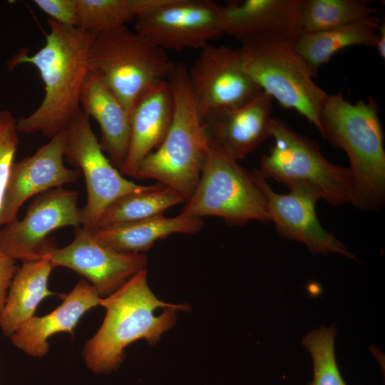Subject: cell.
<instances>
[{
	"label": "cell",
	"instance_id": "6da1fadb",
	"mask_svg": "<svg viewBox=\"0 0 385 385\" xmlns=\"http://www.w3.org/2000/svg\"><path fill=\"white\" fill-rule=\"evenodd\" d=\"M50 27L45 45L29 56L20 52L11 66L30 63L38 71L45 96L30 115L17 119L19 133H40L50 138L66 131L81 109L82 87L89 73L88 56L94 37L78 27L48 19Z\"/></svg>",
	"mask_w": 385,
	"mask_h": 385
},
{
	"label": "cell",
	"instance_id": "7a4b0ae2",
	"mask_svg": "<svg viewBox=\"0 0 385 385\" xmlns=\"http://www.w3.org/2000/svg\"><path fill=\"white\" fill-rule=\"evenodd\" d=\"M99 305L106 309L105 318L83 349L87 367L96 374L116 370L131 343L140 339L150 344L156 343L175 324L178 311L191 309L188 304L159 299L148 285L146 269L101 297Z\"/></svg>",
	"mask_w": 385,
	"mask_h": 385
},
{
	"label": "cell",
	"instance_id": "3957f363",
	"mask_svg": "<svg viewBox=\"0 0 385 385\" xmlns=\"http://www.w3.org/2000/svg\"><path fill=\"white\" fill-rule=\"evenodd\" d=\"M322 135L346 154L359 207L381 208L385 201V150L377 102L351 103L342 92L328 96L321 113Z\"/></svg>",
	"mask_w": 385,
	"mask_h": 385
},
{
	"label": "cell",
	"instance_id": "277c9868",
	"mask_svg": "<svg viewBox=\"0 0 385 385\" xmlns=\"http://www.w3.org/2000/svg\"><path fill=\"white\" fill-rule=\"evenodd\" d=\"M167 81L174 101L172 122L164 140L144 158L135 178L156 180L186 201L198 184L209 140L185 66L175 63Z\"/></svg>",
	"mask_w": 385,
	"mask_h": 385
},
{
	"label": "cell",
	"instance_id": "5b68a950",
	"mask_svg": "<svg viewBox=\"0 0 385 385\" xmlns=\"http://www.w3.org/2000/svg\"><path fill=\"white\" fill-rule=\"evenodd\" d=\"M274 140L268 154L262 155L259 174L273 178L289 189L313 192L332 205L359 207L354 175L349 168L335 165L322 154L318 144L272 117L269 130Z\"/></svg>",
	"mask_w": 385,
	"mask_h": 385
},
{
	"label": "cell",
	"instance_id": "8992f818",
	"mask_svg": "<svg viewBox=\"0 0 385 385\" xmlns=\"http://www.w3.org/2000/svg\"><path fill=\"white\" fill-rule=\"evenodd\" d=\"M245 71L281 106L292 109L322 134L321 113L329 94L313 81V74L294 43L270 38H252L238 48Z\"/></svg>",
	"mask_w": 385,
	"mask_h": 385
},
{
	"label": "cell",
	"instance_id": "52a82bcc",
	"mask_svg": "<svg viewBox=\"0 0 385 385\" xmlns=\"http://www.w3.org/2000/svg\"><path fill=\"white\" fill-rule=\"evenodd\" d=\"M175 65L165 50L126 26L94 37L88 56L89 71L103 80L129 115L139 95L167 80Z\"/></svg>",
	"mask_w": 385,
	"mask_h": 385
},
{
	"label": "cell",
	"instance_id": "ba28073f",
	"mask_svg": "<svg viewBox=\"0 0 385 385\" xmlns=\"http://www.w3.org/2000/svg\"><path fill=\"white\" fill-rule=\"evenodd\" d=\"M180 213L217 216L230 225L270 222L266 200L253 172L210 142L198 184Z\"/></svg>",
	"mask_w": 385,
	"mask_h": 385
},
{
	"label": "cell",
	"instance_id": "9c48e42d",
	"mask_svg": "<svg viewBox=\"0 0 385 385\" xmlns=\"http://www.w3.org/2000/svg\"><path fill=\"white\" fill-rule=\"evenodd\" d=\"M64 158L84 175L87 202L81 208L82 226L89 230L98 229L102 214L112 202L148 186L128 180L113 165L81 108L66 130Z\"/></svg>",
	"mask_w": 385,
	"mask_h": 385
},
{
	"label": "cell",
	"instance_id": "30bf717a",
	"mask_svg": "<svg viewBox=\"0 0 385 385\" xmlns=\"http://www.w3.org/2000/svg\"><path fill=\"white\" fill-rule=\"evenodd\" d=\"M78 192L57 188L38 195L29 205L24 217L0 230V251L22 262L38 260L56 249L48 238L53 230L82 226Z\"/></svg>",
	"mask_w": 385,
	"mask_h": 385
},
{
	"label": "cell",
	"instance_id": "8fae6325",
	"mask_svg": "<svg viewBox=\"0 0 385 385\" xmlns=\"http://www.w3.org/2000/svg\"><path fill=\"white\" fill-rule=\"evenodd\" d=\"M188 74L202 120L212 113L240 107L262 91L243 68L238 48L207 44Z\"/></svg>",
	"mask_w": 385,
	"mask_h": 385
},
{
	"label": "cell",
	"instance_id": "7c38bea8",
	"mask_svg": "<svg viewBox=\"0 0 385 385\" xmlns=\"http://www.w3.org/2000/svg\"><path fill=\"white\" fill-rule=\"evenodd\" d=\"M221 6L209 0H165L136 18L134 31L165 51L200 50L222 36Z\"/></svg>",
	"mask_w": 385,
	"mask_h": 385
},
{
	"label": "cell",
	"instance_id": "4fadbf2b",
	"mask_svg": "<svg viewBox=\"0 0 385 385\" xmlns=\"http://www.w3.org/2000/svg\"><path fill=\"white\" fill-rule=\"evenodd\" d=\"M47 255L53 267H65L86 277L101 297L115 292L148 264L145 255L117 251L83 226L75 227L68 245Z\"/></svg>",
	"mask_w": 385,
	"mask_h": 385
},
{
	"label": "cell",
	"instance_id": "5bb4252c",
	"mask_svg": "<svg viewBox=\"0 0 385 385\" xmlns=\"http://www.w3.org/2000/svg\"><path fill=\"white\" fill-rule=\"evenodd\" d=\"M253 173L265 195L270 221L275 224L281 237L304 243L312 253L337 252L356 260L347 247L321 225L316 212V203L320 199L317 195L302 188L279 194L257 170Z\"/></svg>",
	"mask_w": 385,
	"mask_h": 385
},
{
	"label": "cell",
	"instance_id": "9a60e30c",
	"mask_svg": "<svg viewBox=\"0 0 385 385\" xmlns=\"http://www.w3.org/2000/svg\"><path fill=\"white\" fill-rule=\"evenodd\" d=\"M66 131L51 138L31 156L14 162L11 168L0 209V225L16 219L29 198L76 181L81 170L63 163Z\"/></svg>",
	"mask_w": 385,
	"mask_h": 385
},
{
	"label": "cell",
	"instance_id": "2e32d148",
	"mask_svg": "<svg viewBox=\"0 0 385 385\" xmlns=\"http://www.w3.org/2000/svg\"><path fill=\"white\" fill-rule=\"evenodd\" d=\"M302 0H243L222 5L221 34L241 42L270 38L294 43L303 33Z\"/></svg>",
	"mask_w": 385,
	"mask_h": 385
},
{
	"label": "cell",
	"instance_id": "e0dca14e",
	"mask_svg": "<svg viewBox=\"0 0 385 385\" xmlns=\"http://www.w3.org/2000/svg\"><path fill=\"white\" fill-rule=\"evenodd\" d=\"M272 97L261 91L246 104L205 117L209 142L236 160L245 158L270 137Z\"/></svg>",
	"mask_w": 385,
	"mask_h": 385
},
{
	"label": "cell",
	"instance_id": "ac0fdd59",
	"mask_svg": "<svg viewBox=\"0 0 385 385\" xmlns=\"http://www.w3.org/2000/svg\"><path fill=\"white\" fill-rule=\"evenodd\" d=\"M173 111V96L167 80L151 84L139 95L130 111V143L119 170L122 175L135 177L144 158L164 140Z\"/></svg>",
	"mask_w": 385,
	"mask_h": 385
},
{
	"label": "cell",
	"instance_id": "d6986e66",
	"mask_svg": "<svg viewBox=\"0 0 385 385\" xmlns=\"http://www.w3.org/2000/svg\"><path fill=\"white\" fill-rule=\"evenodd\" d=\"M101 297L87 281L81 280L63 297V302L42 317H33L11 337L12 344L26 354L43 357L49 351L48 338L58 332H69L90 309L99 305Z\"/></svg>",
	"mask_w": 385,
	"mask_h": 385
},
{
	"label": "cell",
	"instance_id": "ffe728a7",
	"mask_svg": "<svg viewBox=\"0 0 385 385\" xmlns=\"http://www.w3.org/2000/svg\"><path fill=\"white\" fill-rule=\"evenodd\" d=\"M80 106L88 117L97 121L101 130V148L119 170L129 148V113L103 80L90 71L82 87Z\"/></svg>",
	"mask_w": 385,
	"mask_h": 385
},
{
	"label": "cell",
	"instance_id": "44dd1931",
	"mask_svg": "<svg viewBox=\"0 0 385 385\" xmlns=\"http://www.w3.org/2000/svg\"><path fill=\"white\" fill-rule=\"evenodd\" d=\"M53 268L48 255L22 262L13 278L0 314V329L4 336L10 337L34 317L43 299L54 294L48 288Z\"/></svg>",
	"mask_w": 385,
	"mask_h": 385
},
{
	"label": "cell",
	"instance_id": "7402d4cb",
	"mask_svg": "<svg viewBox=\"0 0 385 385\" xmlns=\"http://www.w3.org/2000/svg\"><path fill=\"white\" fill-rule=\"evenodd\" d=\"M381 24L376 15L339 27L303 32L294 43L297 53L315 76L319 68L339 51L353 46L375 48Z\"/></svg>",
	"mask_w": 385,
	"mask_h": 385
},
{
	"label": "cell",
	"instance_id": "603a6c76",
	"mask_svg": "<svg viewBox=\"0 0 385 385\" xmlns=\"http://www.w3.org/2000/svg\"><path fill=\"white\" fill-rule=\"evenodd\" d=\"M203 226L201 217L180 213L172 217L161 215L118 227L98 228L93 232L101 242L117 251L143 253L158 240L174 233L194 234Z\"/></svg>",
	"mask_w": 385,
	"mask_h": 385
},
{
	"label": "cell",
	"instance_id": "cb8c5ba5",
	"mask_svg": "<svg viewBox=\"0 0 385 385\" xmlns=\"http://www.w3.org/2000/svg\"><path fill=\"white\" fill-rule=\"evenodd\" d=\"M185 202L180 194L161 183L148 185L112 202L102 214L98 228L118 227L161 215L172 206Z\"/></svg>",
	"mask_w": 385,
	"mask_h": 385
},
{
	"label": "cell",
	"instance_id": "d4e9b609",
	"mask_svg": "<svg viewBox=\"0 0 385 385\" xmlns=\"http://www.w3.org/2000/svg\"><path fill=\"white\" fill-rule=\"evenodd\" d=\"M165 0H76L77 22L93 37L131 21L162 4Z\"/></svg>",
	"mask_w": 385,
	"mask_h": 385
},
{
	"label": "cell",
	"instance_id": "484cf974",
	"mask_svg": "<svg viewBox=\"0 0 385 385\" xmlns=\"http://www.w3.org/2000/svg\"><path fill=\"white\" fill-rule=\"evenodd\" d=\"M377 11L364 0H302L303 32L339 27L376 15Z\"/></svg>",
	"mask_w": 385,
	"mask_h": 385
},
{
	"label": "cell",
	"instance_id": "4316f807",
	"mask_svg": "<svg viewBox=\"0 0 385 385\" xmlns=\"http://www.w3.org/2000/svg\"><path fill=\"white\" fill-rule=\"evenodd\" d=\"M337 329L334 325H321L307 334L302 345L310 352L313 361V379L307 385H346L338 368L334 340Z\"/></svg>",
	"mask_w": 385,
	"mask_h": 385
},
{
	"label": "cell",
	"instance_id": "83f0119b",
	"mask_svg": "<svg viewBox=\"0 0 385 385\" xmlns=\"http://www.w3.org/2000/svg\"><path fill=\"white\" fill-rule=\"evenodd\" d=\"M16 122L10 111H0V209L19 145Z\"/></svg>",
	"mask_w": 385,
	"mask_h": 385
},
{
	"label": "cell",
	"instance_id": "f1b7e54d",
	"mask_svg": "<svg viewBox=\"0 0 385 385\" xmlns=\"http://www.w3.org/2000/svg\"><path fill=\"white\" fill-rule=\"evenodd\" d=\"M34 3L56 22L78 26L76 0H34Z\"/></svg>",
	"mask_w": 385,
	"mask_h": 385
},
{
	"label": "cell",
	"instance_id": "f546056e",
	"mask_svg": "<svg viewBox=\"0 0 385 385\" xmlns=\"http://www.w3.org/2000/svg\"><path fill=\"white\" fill-rule=\"evenodd\" d=\"M18 270L15 260L0 251V314L4 307L9 289Z\"/></svg>",
	"mask_w": 385,
	"mask_h": 385
},
{
	"label": "cell",
	"instance_id": "4dcf8cb0",
	"mask_svg": "<svg viewBox=\"0 0 385 385\" xmlns=\"http://www.w3.org/2000/svg\"><path fill=\"white\" fill-rule=\"evenodd\" d=\"M378 38L375 48L377 50L379 56L384 61L385 59V24L381 23L378 29Z\"/></svg>",
	"mask_w": 385,
	"mask_h": 385
}]
</instances>
